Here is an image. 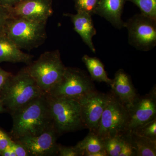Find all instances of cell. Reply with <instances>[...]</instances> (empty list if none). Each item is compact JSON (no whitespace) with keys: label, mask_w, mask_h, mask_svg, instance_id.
<instances>
[{"label":"cell","mask_w":156,"mask_h":156,"mask_svg":"<svg viewBox=\"0 0 156 156\" xmlns=\"http://www.w3.org/2000/svg\"><path fill=\"white\" fill-rule=\"evenodd\" d=\"M11 113L13 126L11 134L14 140L37 136L53 126L45 94Z\"/></svg>","instance_id":"cell-1"},{"label":"cell","mask_w":156,"mask_h":156,"mask_svg":"<svg viewBox=\"0 0 156 156\" xmlns=\"http://www.w3.org/2000/svg\"><path fill=\"white\" fill-rule=\"evenodd\" d=\"M0 94L3 105L11 112L45 94L24 68L10 77Z\"/></svg>","instance_id":"cell-2"},{"label":"cell","mask_w":156,"mask_h":156,"mask_svg":"<svg viewBox=\"0 0 156 156\" xmlns=\"http://www.w3.org/2000/svg\"><path fill=\"white\" fill-rule=\"evenodd\" d=\"M66 67L59 50H55L42 53L24 69L46 94L60 80Z\"/></svg>","instance_id":"cell-3"},{"label":"cell","mask_w":156,"mask_h":156,"mask_svg":"<svg viewBox=\"0 0 156 156\" xmlns=\"http://www.w3.org/2000/svg\"><path fill=\"white\" fill-rule=\"evenodd\" d=\"M46 24L12 17L6 25L5 36L20 49L30 50L38 48L47 40Z\"/></svg>","instance_id":"cell-4"},{"label":"cell","mask_w":156,"mask_h":156,"mask_svg":"<svg viewBox=\"0 0 156 156\" xmlns=\"http://www.w3.org/2000/svg\"><path fill=\"white\" fill-rule=\"evenodd\" d=\"M46 95L53 125L58 134L85 128L78 101Z\"/></svg>","instance_id":"cell-5"},{"label":"cell","mask_w":156,"mask_h":156,"mask_svg":"<svg viewBox=\"0 0 156 156\" xmlns=\"http://www.w3.org/2000/svg\"><path fill=\"white\" fill-rule=\"evenodd\" d=\"M90 76L76 68L66 67L60 80L46 94L51 97L65 98L79 101L95 91Z\"/></svg>","instance_id":"cell-6"},{"label":"cell","mask_w":156,"mask_h":156,"mask_svg":"<svg viewBox=\"0 0 156 156\" xmlns=\"http://www.w3.org/2000/svg\"><path fill=\"white\" fill-rule=\"evenodd\" d=\"M129 121L126 105L112 92L105 108L96 134L102 140L127 131Z\"/></svg>","instance_id":"cell-7"},{"label":"cell","mask_w":156,"mask_h":156,"mask_svg":"<svg viewBox=\"0 0 156 156\" xmlns=\"http://www.w3.org/2000/svg\"><path fill=\"white\" fill-rule=\"evenodd\" d=\"M128 31V42L137 50L147 51L156 45V20L142 14H135L124 22Z\"/></svg>","instance_id":"cell-8"},{"label":"cell","mask_w":156,"mask_h":156,"mask_svg":"<svg viewBox=\"0 0 156 156\" xmlns=\"http://www.w3.org/2000/svg\"><path fill=\"white\" fill-rule=\"evenodd\" d=\"M109 98L110 93L105 94L95 90L78 101L80 105L81 115L85 128L96 134Z\"/></svg>","instance_id":"cell-9"},{"label":"cell","mask_w":156,"mask_h":156,"mask_svg":"<svg viewBox=\"0 0 156 156\" xmlns=\"http://www.w3.org/2000/svg\"><path fill=\"white\" fill-rule=\"evenodd\" d=\"M129 121L127 131H131L156 118V88L154 86L148 94L138 96L126 107Z\"/></svg>","instance_id":"cell-10"},{"label":"cell","mask_w":156,"mask_h":156,"mask_svg":"<svg viewBox=\"0 0 156 156\" xmlns=\"http://www.w3.org/2000/svg\"><path fill=\"white\" fill-rule=\"evenodd\" d=\"M57 135L53 126L37 136H25L16 140L26 148L30 156H56L58 154Z\"/></svg>","instance_id":"cell-11"},{"label":"cell","mask_w":156,"mask_h":156,"mask_svg":"<svg viewBox=\"0 0 156 156\" xmlns=\"http://www.w3.org/2000/svg\"><path fill=\"white\" fill-rule=\"evenodd\" d=\"M8 9L12 17L44 23L53 13L52 0H21Z\"/></svg>","instance_id":"cell-12"},{"label":"cell","mask_w":156,"mask_h":156,"mask_svg":"<svg viewBox=\"0 0 156 156\" xmlns=\"http://www.w3.org/2000/svg\"><path fill=\"white\" fill-rule=\"evenodd\" d=\"M110 85L112 93L126 107L131 105L139 96L133 86L130 76L123 69L117 71Z\"/></svg>","instance_id":"cell-13"},{"label":"cell","mask_w":156,"mask_h":156,"mask_svg":"<svg viewBox=\"0 0 156 156\" xmlns=\"http://www.w3.org/2000/svg\"><path fill=\"white\" fill-rule=\"evenodd\" d=\"M64 15L70 18L74 30L80 36L90 50L95 53L96 50L93 45L92 38L96 35V30L92 15L84 12H77L76 14L67 13Z\"/></svg>","instance_id":"cell-14"},{"label":"cell","mask_w":156,"mask_h":156,"mask_svg":"<svg viewBox=\"0 0 156 156\" xmlns=\"http://www.w3.org/2000/svg\"><path fill=\"white\" fill-rule=\"evenodd\" d=\"M126 0H99L94 14L103 17L116 28L124 27L122 14Z\"/></svg>","instance_id":"cell-15"},{"label":"cell","mask_w":156,"mask_h":156,"mask_svg":"<svg viewBox=\"0 0 156 156\" xmlns=\"http://www.w3.org/2000/svg\"><path fill=\"white\" fill-rule=\"evenodd\" d=\"M34 56L23 52L20 48L5 36L0 37V62L30 64Z\"/></svg>","instance_id":"cell-16"},{"label":"cell","mask_w":156,"mask_h":156,"mask_svg":"<svg viewBox=\"0 0 156 156\" xmlns=\"http://www.w3.org/2000/svg\"><path fill=\"white\" fill-rule=\"evenodd\" d=\"M82 60L86 65L92 81L104 82L109 85L112 83V80L108 76L104 66L99 58L85 55Z\"/></svg>","instance_id":"cell-17"},{"label":"cell","mask_w":156,"mask_h":156,"mask_svg":"<svg viewBox=\"0 0 156 156\" xmlns=\"http://www.w3.org/2000/svg\"><path fill=\"white\" fill-rule=\"evenodd\" d=\"M128 131L136 156H156V141L138 135L134 131Z\"/></svg>","instance_id":"cell-18"},{"label":"cell","mask_w":156,"mask_h":156,"mask_svg":"<svg viewBox=\"0 0 156 156\" xmlns=\"http://www.w3.org/2000/svg\"><path fill=\"white\" fill-rule=\"evenodd\" d=\"M75 146L83 152V156L87 154L105 150L103 140L96 133L90 131L83 139L78 142Z\"/></svg>","instance_id":"cell-19"},{"label":"cell","mask_w":156,"mask_h":156,"mask_svg":"<svg viewBox=\"0 0 156 156\" xmlns=\"http://www.w3.org/2000/svg\"><path fill=\"white\" fill-rule=\"evenodd\" d=\"M139 8L141 14L156 20V0H126Z\"/></svg>","instance_id":"cell-20"},{"label":"cell","mask_w":156,"mask_h":156,"mask_svg":"<svg viewBox=\"0 0 156 156\" xmlns=\"http://www.w3.org/2000/svg\"><path fill=\"white\" fill-rule=\"evenodd\" d=\"M122 135H117L104 140V149L108 156H119L122 147Z\"/></svg>","instance_id":"cell-21"},{"label":"cell","mask_w":156,"mask_h":156,"mask_svg":"<svg viewBox=\"0 0 156 156\" xmlns=\"http://www.w3.org/2000/svg\"><path fill=\"white\" fill-rule=\"evenodd\" d=\"M138 135L156 141V118L137 127L133 131Z\"/></svg>","instance_id":"cell-22"},{"label":"cell","mask_w":156,"mask_h":156,"mask_svg":"<svg viewBox=\"0 0 156 156\" xmlns=\"http://www.w3.org/2000/svg\"><path fill=\"white\" fill-rule=\"evenodd\" d=\"M99 0H74L77 12H84L92 15L94 14Z\"/></svg>","instance_id":"cell-23"},{"label":"cell","mask_w":156,"mask_h":156,"mask_svg":"<svg viewBox=\"0 0 156 156\" xmlns=\"http://www.w3.org/2000/svg\"><path fill=\"white\" fill-rule=\"evenodd\" d=\"M122 137V147L119 156H136L129 131H127L123 134Z\"/></svg>","instance_id":"cell-24"},{"label":"cell","mask_w":156,"mask_h":156,"mask_svg":"<svg viewBox=\"0 0 156 156\" xmlns=\"http://www.w3.org/2000/svg\"><path fill=\"white\" fill-rule=\"evenodd\" d=\"M58 155L60 156H83V152L76 146L66 147L58 144Z\"/></svg>","instance_id":"cell-25"},{"label":"cell","mask_w":156,"mask_h":156,"mask_svg":"<svg viewBox=\"0 0 156 156\" xmlns=\"http://www.w3.org/2000/svg\"><path fill=\"white\" fill-rule=\"evenodd\" d=\"M11 18L9 9L0 5V37L5 36L6 25Z\"/></svg>","instance_id":"cell-26"},{"label":"cell","mask_w":156,"mask_h":156,"mask_svg":"<svg viewBox=\"0 0 156 156\" xmlns=\"http://www.w3.org/2000/svg\"><path fill=\"white\" fill-rule=\"evenodd\" d=\"M13 139L5 131L0 129V154L11 145Z\"/></svg>","instance_id":"cell-27"},{"label":"cell","mask_w":156,"mask_h":156,"mask_svg":"<svg viewBox=\"0 0 156 156\" xmlns=\"http://www.w3.org/2000/svg\"><path fill=\"white\" fill-rule=\"evenodd\" d=\"M11 147L15 152L16 156H30L26 148L17 140H13Z\"/></svg>","instance_id":"cell-28"},{"label":"cell","mask_w":156,"mask_h":156,"mask_svg":"<svg viewBox=\"0 0 156 156\" xmlns=\"http://www.w3.org/2000/svg\"><path fill=\"white\" fill-rule=\"evenodd\" d=\"M12 75L11 73L6 71L0 67V92Z\"/></svg>","instance_id":"cell-29"},{"label":"cell","mask_w":156,"mask_h":156,"mask_svg":"<svg viewBox=\"0 0 156 156\" xmlns=\"http://www.w3.org/2000/svg\"><path fill=\"white\" fill-rule=\"evenodd\" d=\"M21 0H0V5L7 9L13 8L18 4Z\"/></svg>","instance_id":"cell-30"},{"label":"cell","mask_w":156,"mask_h":156,"mask_svg":"<svg viewBox=\"0 0 156 156\" xmlns=\"http://www.w3.org/2000/svg\"><path fill=\"white\" fill-rule=\"evenodd\" d=\"M11 145L3 151L0 155L2 156H16V154L12 148L11 147Z\"/></svg>","instance_id":"cell-31"},{"label":"cell","mask_w":156,"mask_h":156,"mask_svg":"<svg viewBox=\"0 0 156 156\" xmlns=\"http://www.w3.org/2000/svg\"><path fill=\"white\" fill-rule=\"evenodd\" d=\"M85 156H108V154L106 151L103 150L93 153L87 154Z\"/></svg>","instance_id":"cell-32"},{"label":"cell","mask_w":156,"mask_h":156,"mask_svg":"<svg viewBox=\"0 0 156 156\" xmlns=\"http://www.w3.org/2000/svg\"><path fill=\"white\" fill-rule=\"evenodd\" d=\"M3 105L2 102L1 101V99H0V113L4 111V107H3Z\"/></svg>","instance_id":"cell-33"}]
</instances>
